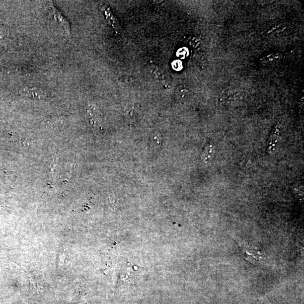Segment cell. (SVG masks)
<instances>
[{"instance_id":"obj_1","label":"cell","mask_w":304,"mask_h":304,"mask_svg":"<svg viewBox=\"0 0 304 304\" xmlns=\"http://www.w3.org/2000/svg\"><path fill=\"white\" fill-rule=\"evenodd\" d=\"M53 11L55 18L59 21L62 27L65 29V31L69 34L71 32L70 24L69 20L63 15L60 11H59L56 7H53Z\"/></svg>"},{"instance_id":"obj_2","label":"cell","mask_w":304,"mask_h":304,"mask_svg":"<svg viewBox=\"0 0 304 304\" xmlns=\"http://www.w3.org/2000/svg\"><path fill=\"white\" fill-rule=\"evenodd\" d=\"M24 95L34 99H41L45 98V93L37 88H24Z\"/></svg>"},{"instance_id":"obj_3","label":"cell","mask_w":304,"mask_h":304,"mask_svg":"<svg viewBox=\"0 0 304 304\" xmlns=\"http://www.w3.org/2000/svg\"><path fill=\"white\" fill-rule=\"evenodd\" d=\"M215 147L212 144H209L205 147V149L203 152L202 154V160L205 163H208L210 161V159L212 157L214 154Z\"/></svg>"}]
</instances>
